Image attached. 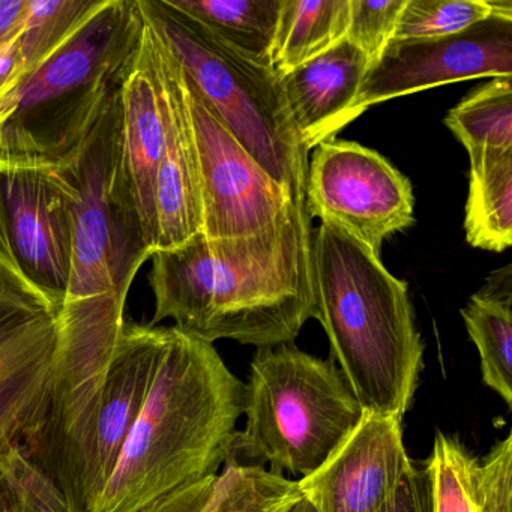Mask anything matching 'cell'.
I'll return each instance as SVG.
<instances>
[{"label":"cell","mask_w":512,"mask_h":512,"mask_svg":"<svg viewBox=\"0 0 512 512\" xmlns=\"http://www.w3.org/2000/svg\"><path fill=\"white\" fill-rule=\"evenodd\" d=\"M406 0H350L346 38L365 53L370 65L394 40Z\"/></svg>","instance_id":"obj_27"},{"label":"cell","mask_w":512,"mask_h":512,"mask_svg":"<svg viewBox=\"0 0 512 512\" xmlns=\"http://www.w3.org/2000/svg\"><path fill=\"white\" fill-rule=\"evenodd\" d=\"M370 68L352 41L340 43L280 76L296 133L308 152L350 124V113Z\"/></svg>","instance_id":"obj_17"},{"label":"cell","mask_w":512,"mask_h":512,"mask_svg":"<svg viewBox=\"0 0 512 512\" xmlns=\"http://www.w3.org/2000/svg\"><path fill=\"white\" fill-rule=\"evenodd\" d=\"M241 55L271 67L283 0H166Z\"/></svg>","instance_id":"obj_22"},{"label":"cell","mask_w":512,"mask_h":512,"mask_svg":"<svg viewBox=\"0 0 512 512\" xmlns=\"http://www.w3.org/2000/svg\"><path fill=\"white\" fill-rule=\"evenodd\" d=\"M316 320L364 413L403 419L424 368L406 281L331 224L313 233Z\"/></svg>","instance_id":"obj_4"},{"label":"cell","mask_w":512,"mask_h":512,"mask_svg":"<svg viewBox=\"0 0 512 512\" xmlns=\"http://www.w3.org/2000/svg\"><path fill=\"white\" fill-rule=\"evenodd\" d=\"M142 19L139 43L125 67L118 95L125 175L154 254V187L166 148V94L158 37L143 13Z\"/></svg>","instance_id":"obj_15"},{"label":"cell","mask_w":512,"mask_h":512,"mask_svg":"<svg viewBox=\"0 0 512 512\" xmlns=\"http://www.w3.org/2000/svg\"><path fill=\"white\" fill-rule=\"evenodd\" d=\"M218 475L208 476L164 494L137 512H205L217 488Z\"/></svg>","instance_id":"obj_29"},{"label":"cell","mask_w":512,"mask_h":512,"mask_svg":"<svg viewBox=\"0 0 512 512\" xmlns=\"http://www.w3.org/2000/svg\"><path fill=\"white\" fill-rule=\"evenodd\" d=\"M139 7L242 148L290 197L305 200L308 151L287 109L280 76L236 52L166 0H139Z\"/></svg>","instance_id":"obj_7"},{"label":"cell","mask_w":512,"mask_h":512,"mask_svg":"<svg viewBox=\"0 0 512 512\" xmlns=\"http://www.w3.org/2000/svg\"><path fill=\"white\" fill-rule=\"evenodd\" d=\"M20 71L19 50L16 38L0 47V98L10 91Z\"/></svg>","instance_id":"obj_33"},{"label":"cell","mask_w":512,"mask_h":512,"mask_svg":"<svg viewBox=\"0 0 512 512\" xmlns=\"http://www.w3.org/2000/svg\"><path fill=\"white\" fill-rule=\"evenodd\" d=\"M77 188L67 160H0V230L23 274L64 299Z\"/></svg>","instance_id":"obj_9"},{"label":"cell","mask_w":512,"mask_h":512,"mask_svg":"<svg viewBox=\"0 0 512 512\" xmlns=\"http://www.w3.org/2000/svg\"><path fill=\"white\" fill-rule=\"evenodd\" d=\"M155 313L148 325L175 328L214 344L293 343L316 319L313 230L304 199L292 200L275 226L242 238L208 239L151 256Z\"/></svg>","instance_id":"obj_1"},{"label":"cell","mask_w":512,"mask_h":512,"mask_svg":"<svg viewBox=\"0 0 512 512\" xmlns=\"http://www.w3.org/2000/svg\"><path fill=\"white\" fill-rule=\"evenodd\" d=\"M2 452L16 479L25 512H70L55 479L28 457L20 442L8 443Z\"/></svg>","instance_id":"obj_28"},{"label":"cell","mask_w":512,"mask_h":512,"mask_svg":"<svg viewBox=\"0 0 512 512\" xmlns=\"http://www.w3.org/2000/svg\"><path fill=\"white\" fill-rule=\"evenodd\" d=\"M142 25L139 0H100L0 98V160H61L77 148L119 88Z\"/></svg>","instance_id":"obj_5"},{"label":"cell","mask_w":512,"mask_h":512,"mask_svg":"<svg viewBox=\"0 0 512 512\" xmlns=\"http://www.w3.org/2000/svg\"><path fill=\"white\" fill-rule=\"evenodd\" d=\"M118 91L80 145L62 157L76 182L77 205L50 397L71 409L88 406L103 389L131 283L152 256L125 175Z\"/></svg>","instance_id":"obj_2"},{"label":"cell","mask_w":512,"mask_h":512,"mask_svg":"<svg viewBox=\"0 0 512 512\" xmlns=\"http://www.w3.org/2000/svg\"><path fill=\"white\" fill-rule=\"evenodd\" d=\"M403 419L365 413L358 427L311 475L299 479L314 512H383L407 473Z\"/></svg>","instance_id":"obj_14"},{"label":"cell","mask_w":512,"mask_h":512,"mask_svg":"<svg viewBox=\"0 0 512 512\" xmlns=\"http://www.w3.org/2000/svg\"><path fill=\"white\" fill-rule=\"evenodd\" d=\"M244 404L245 383L214 344L167 328L145 406L91 512H137L218 475L232 455Z\"/></svg>","instance_id":"obj_3"},{"label":"cell","mask_w":512,"mask_h":512,"mask_svg":"<svg viewBox=\"0 0 512 512\" xmlns=\"http://www.w3.org/2000/svg\"><path fill=\"white\" fill-rule=\"evenodd\" d=\"M245 425L232 455L301 478L316 472L364 418L332 359L293 343L260 347L245 383Z\"/></svg>","instance_id":"obj_6"},{"label":"cell","mask_w":512,"mask_h":512,"mask_svg":"<svg viewBox=\"0 0 512 512\" xmlns=\"http://www.w3.org/2000/svg\"><path fill=\"white\" fill-rule=\"evenodd\" d=\"M286 512H314L313 508L304 499L298 500L295 505L290 506Z\"/></svg>","instance_id":"obj_34"},{"label":"cell","mask_w":512,"mask_h":512,"mask_svg":"<svg viewBox=\"0 0 512 512\" xmlns=\"http://www.w3.org/2000/svg\"><path fill=\"white\" fill-rule=\"evenodd\" d=\"M478 77H512V17L491 14L446 37L392 40L368 68L350 122L383 101Z\"/></svg>","instance_id":"obj_13"},{"label":"cell","mask_w":512,"mask_h":512,"mask_svg":"<svg viewBox=\"0 0 512 512\" xmlns=\"http://www.w3.org/2000/svg\"><path fill=\"white\" fill-rule=\"evenodd\" d=\"M305 206L380 257L388 236L415 223L412 185L382 155L355 142L320 143L308 161Z\"/></svg>","instance_id":"obj_10"},{"label":"cell","mask_w":512,"mask_h":512,"mask_svg":"<svg viewBox=\"0 0 512 512\" xmlns=\"http://www.w3.org/2000/svg\"><path fill=\"white\" fill-rule=\"evenodd\" d=\"M98 4L100 0H26L25 19L16 37L20 71L13 86L58 49Z\"/></svg>","instance_id":"obj_25"},{"label":"cell","mask_w":512,"mask_h":512,"mask_svg":"<svg viewBox=\"0 0 512 512\" xmlns=\"http://www.w3.org/2000/svg\"><path fill=\"white\" fill-rule=\"evenodd\" d=\"M470 340L481 359L482 382L512 407L511 266L491 275L461 310Z\"/></svg>","instance_id":"obj_19"},{"label":"cell","mask_w":512,"mask_h":512,"mask_svg":"<svg viewBox=\"0 0 512 512\" xmlns=\"http://www.w3.org/2000/svg\"><path fill=\"white\" fill-rule=\"evenodd\" d=\"M4 446L0 445V512H25L16 479L2 452Z\"/></svg>","instance_id":"obj_32"},{"label":"cell","mask_w":512,"mask_h":512,"mask_svg":"<svg viewBox=\"0 0 512 512\" xmlns=\"http://www.w3.org/2000/svg\"><path fill=\"white\" fill-rule=\"evenodd\" d=\"M179 71L199 166L202 235L208 239L242 238L275 226L296 199L269 178L181 67Z\"/></svg>","instance_id":"obj_11"},{"label":"cell","mask_w":512,"mask_h":512,"mask_svg":"<svg viewBox=\"0 0 512 512\" xmlns=\"http://www.w3.org/2000/svg\"><path fill=\"white\" fill-rule=\"evenodd\" d=\"M61 296L32 283L0 230V445L40 418L61 338Z\"/></svg>","instance_id":"obj_8"},{"label":"cell","mask_w":512,"mask_h":512,"mask_svg":"<svg viewBox=\"0 0 512 512\" xmlns=\"http://www.w3.org/2000/svg\"><path fill=\"white\" fill-rule=\"evenodd\" d=\"M383 512H431L430 485L424 466H413Z\"/></svg>","instance_id":"obj_30"},{"label":"cell","mask_w":512,"mask_h":512,"mask_svg":"<svg viewBox=\"0 0 512 512\" xmlns=\"http://www.w3.org/2000/svg\"><path fill=\"white\" fill-rule=\"evenodd\" d=\"M424 469L431 512H512V434L478 458L460 437L437 431Z\"/></svg>","instance_id":"obj_18"},{"label":"cell","mask_w":512,"mask_h":512,"mask_svg":"<svg viewBox=\"0 0 512 512\" xmlns=\"http://www.w3.org/2000/svg\"><path fill=\"white\" fill-rule=\"evenodd\" d=\"M301 499L298 481L260 464L227 461L205 512H286Z\"/></svg>","instance_id":"obj_24"},{"label":"cell","mask_w":512,"mask_h":512,"mask_svg":"<svg viewBox=\"0 0 512 512\" xmlns=\"http://www.w3.org/2000/svg\"><path fill=\"white\" fill-rule=\"evenodd\" d=\"M350 0H283L271 49V68L290 73L346 38Z\"/></svg>","instance_id":"obj_21"},{"label":"cell","mask_w":512,"mask_h":512,"mask_svg":"<svg viewBox=\"0 0 512 512\" xmlns=\"http://www.w3.org/2000/svg\"><path fill=\"white\" fill-rule=\"evenodd\" d=\"M25 10L26 0H0V47L19 35Z\"/></svg>","instance_id":"obj_31"},{"label":"cell","mask_w":512,"mask_h":512,"mask_svg":"<svg viewBox=\"0 0 512 512\" xmlns=\"http://www.w3.org/2000/svg\"><path fill=\"white\" fill-rule=\"evenodd\" d=\"M491 14L488 0H406L394 40H424L458 34Z\"/></svg>","instance_id":"obj_26"},{"label":"cell","mask_w":512,"mask_h":512,"mask_svg":"<svg viewBox=\"0 0 512 512\" xmlns=\"http://www.w3.org/2000/svg\"><path fill=\"white\" fill-rule=\"evenodd\" d=\"M158 44L166 94V148L155 176L154 253L179 247L203 232L199 166L181 71L160 37Z\"/></svg>","instance_id":"obj_16"},{"label":"cell","mask_w":512,"mask_h":512,"mask_svg":"<svg viewBox=\"0 0 512 512\" xmlns=\"http://www.w3.org/2000/svg\"><path fill=\"white\" fill-rule=\"evenodd\" d=\"M166 335V326L125 322L64 490L70 512H91L106 488L151 391Z\"/></svg>","instance_id":"obj_12"},{"label":"cell","mask_w":512,"mask_h":512,"mask_svg":"<svg viewBox=\"0 0 512 512\" xmlns=\"http://www.w3.org/2000/svg\"><path fill=\"white\" fill-rule=\"evenodd\" d=\"M469 158L467 242L502 253L512 244V149H475Z\"/></svg>","instance_id":"obj_20"},{"label":"cell","mask_w":512,"mask_h":512,"mask_svg":"<svg viewBox=\"0 0 512 512\" xmlns=\"http://www.w3.org/2000/svg\"><path fill=\"white\" fill-rule=\"evenodd\" d=\"M445 125L467 152L512 149V77L476 89L448 113Z\"/></svg>","instance_id":"obj_23"}]
</instances>
